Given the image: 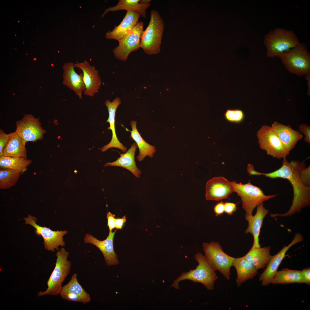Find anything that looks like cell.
I'll return each instance as SVG.
<instances>
[{
  "instance_id": "obj_1",
  "label": "cell",
  "mask_w": 310,
  "mask_h": 310,
  "mask_svg": "<svg viewBox=\"0 0 310 310\" xmlns=\"http://www.w3.org/2000/svg\"><path fill=\"white\" fill-rule=\"evenodd\" d=\"M305 160H292L289 162L286 158L283 159L281 166L278 169L269 173H264L254 170L253 175H263L270 178H282L287 179L292 187L293 198L292 204L289 210L283 214H271L272 217H285L291 216L300 212L301 209L310 204V187L303 184L300 179L299 173L305 167Z\"/></svg>"
},
{
  "instance_id": "obj_2",
  "label": "cell",
  "mask_w": 310,
  "mask_h": 310,
  "mask_svg": "<svg viewBox=\"0 0 310 310\" xmlns=\"http://www.w3.org/2000/svg\"><path fill=\"white\" fill-rule=\"evenodd\" d=\"M194 258L198 263L195 269L181 273L173 282L170 287L179 289V283L185 280H189L194 282L200 283L209 290L214 288L215 281L218 279L215 271L208 263L204 255L198 253L194 256Z\"/></svg>"
},
{
  "instance_id": "obj_3",
  "label": "cell",
  "mask_w": 310,
  "mask_h": 310,
  "mask_svg": "<svg viewBox=\"0 0 310 310\" xmlns=\"http://www.w3.org/2000/svg\"><path fill=\"white\" fill-rule=\"evenodd\" d=\"M264 43L266 48L267 56L269 57H278L300 44L293 31L280 28L267 34Z\"/></svg>"
},
{
  "instance_id": "obj_4",
  "label": "cell",
  "mask_w": 310,
  "mask_h": 310,
  "mask_svg": "<svg viewBox=\"0 0 310 310\" xmlns=\"http://www.w3.org/2000/svg\"><path fill=\"white\" fill-rule=\"evenodd\" d=\"M164 28V21L158 12L152 10L150 19L141 37L140 48L148 55L156 54L160 51L161 40Z\"/></svg>"
},
{
  "instance_id": "obj_5",
  "label": "cell",
  "mask_w": 310,
  "mask_h": 310,
  "mask_svg": "<svg viewBox=\"0 0 310 310\" xmlns=\"http://www.w3.org/2000/svg\"><path fill=\"white\" fill-rule=\"evenodd\" d=\"M69 253L63 248L57 252L55 267L47 282V287L45 290L38 292V297L60 294L62 283L69 274L71 267V262L67 260Z\"/></svg>"
},
{
  "instance_id": "obj_6",
  "label": "cell",
  "mask_w": 310,
  "mask_h": 310,
  "mask_svg": "<svg viewBox=\"0 0 310 310\" xmlns=\"http://www.w3.org/2000/svg\"><path fill=\"white\" fill-rule=\"evenodd\" d=\"M231 183L233 192L241 199L242 207L245 212V217L252 216L253 210L258 205L276 196L265 195L260 188L252 184L250 181L245 184L235 181Z\"/></svg>"
},
{
  "instance_id": "obj_7",
  "label": "cell",
  "mask_w": 310,
  "mask_h": 310,
  "mask_svg": "<svg viewBox=\"0 0 310 310\" xmlns=\"http://www.w3.org/2000/svg\"><path fill=\"white\" fill-rule=\"evenodd\" d=\"M278 57L290 73L299 76L310 75V55L304 45L300 43Z\"/></svg>"
},
{
  "instance_id": "obj_8",
  "label": "cell",
  "mask_w": 310,
  "mask_h": 310,
  "mask_svg": "<svg viewBox=\"0 0 310 310\" xmlns=\"http://www.w3.org/2000/svg\"><path fill=\"white\" fill-rule=\"evenodd\" d=\"M202 248L204 256L210 266L215 271H219L226 279L229 280L234 257L225 253L218 242L204 243Z\"/></svg>"
},
{
  "instance_id": "obj_9",
  "label": "cell",
  "mask_w": 310,
  "mask_h": 310,
  "mask_svg": "<svg viewBox=\"0 0 310 310\" xmlns=\"http://www.w3.org/2000/svg\"><path fill=\"white\" fill-rule=\"evenodd\" d=\"M259 146L268 155L278 159L286 158L289 154L271 127L262 126L257 132Z\"/></svg>"
},
{
  "instance_id": "obj_10",
  "label": "cell",
  "mask_w": 310,
  "mask_h": 310,
  "mask_svg": "<svg viewBox=\"0 0 310 310\" xmlns=\"http://www.w3.org/2000/svg\"><path fill=\"white\" fill-rule=\"evenodd\" d=\"M144 25L143 22H138L131 31L118 41V46L113 51L117 59L126 61L132 52L136 51L140 48Z\"/></svg>"
},
{
  "instance_id": "obj_11",
  "label": "cell",
  "mask_w": 310,
  "mask_h": 310,
  "mask_svg": "<svg viewBox=\"0 0 310 310\" xmlns=\"http://www.w3.org/2000/svg\"><path fill=\"white\" fill-rule=\"evenodd\" d=\"M15 131L26 144L42 139L46 130L42 127L39 119L31 115H26L16 122Z\"/></svg>"
},
{
  "instance_id": "obj_12",
  "label": "cell",
  "mask_w": 310,
  "mask_h": 310,
  "mask_svg": "<svg viewBox=\"0 0 310 310\" xmlns=\"http://www.w3.org/2000/svg\"><path fill=\"white\" fill-rule=\"evenodd\" d=\"M24 219L26 224L32 226L36 229L37 235L42 237L44 247L46 250L54 252L55 249L59 250V246H65L63 237L67 233V231H53L49 228L40 226L36 223V218L30 215H28Z\"/></svg>"
},
{
  "instance_id": "obj_13",
  "label": "cell",
  "mask_w": 310,
  "mask_h": 310,
  "mask_svg": "<svg viewBox=\"0 0 310 310\" xmlns=\"http://www.w3.org/2000/svg\"><path fill=\"white\" fill-rule=\"evenodd\" d=\"M302 235L299 233L296 234L291 243L287 246H284L276 254L271 257L268 262L266 268L261 274L259 280L263 286H267L271 283V281L277 272L278 267L286 256V253L292 246L303 241Z\"/></svg>"
},
{
  "instance_id": "obj_14",
  "label": "cell",
  "mask_w": 310,
  "mask_h": 310,
  "mask_svg": "<svg viewBox=\"0 0 310 310\" xmlns=\"http://www.w3.org/2000/svg\"><path fill=\"white\" fill-rule=\"evenodd\" d=\"M206 190V200L216 201L226 199L233 192L231 182L222 177H215L208 180Z\"/></svg>"
},
{
  "instance_id": "obj_15",
  "label": "cell",
  "mask_w": 310,
  "mask_h": 310,
  "mask_svg": "<svg viewBox=\"0 0 310 310\" xmlns=\"http://www.w3.org/2000/svg\"><path fill=\"white\" fill-rule=\"evenodd\" d=\"M75 67L80 69L83 72L84 81L86 89L84 94L86 95L93 97L98 92L102 82L98 71L93 65H91L86 60L74 63Z\"/></svg>"
},
{
  "instance_id": "obj_16",
  "label": "cell",
  "mask_w": 310,
  "mask_h": 310,
  "mask_svg": "<svg viewBox=\"0 0 310 310\" xmlns=\"http://www.w3.org/2000/svg\"><path fill=\"white\" fill-rule=\"evenodd\" d=\"M117 230L114 232H109L106 239L104 240L97 239L91 235L86 234L84 242L95 246L102 252L107 265L109 266L116 265L119 263L113 248V240Z\"/></svg>"
},
{
  "instance_id": "obj_17",
  "label": "cell",
  "mask_w": 310,
  "mask_h": 310,
  "mask_svg": "<svg viewBox=\"0 0 310 310\" xmlns=\"http://www.w3.org/2000/svg\"><path fill=\"white\" fill-rule=\"evenodd\" d=\"M77 276L76 273L72 275L69 282L62 286L60 294L63 299L68 301L84 304L90 302L91 297L78 282Z\"/></svg>"
},
{
  "instance_id": "obj_18",
  "label": "cell",
  "mask_w": 310,
  "mask_h": 310,
  "mask_svg": "<svg viewBox=\"0 0 310 310\" xmlns=\"http://www.w3.org/2000/svg\"><path fill=\"white\" fill-rule=\"evenodd\" d=\"M271 127L277 135L284 148L289 153L297 142L303 137L298 131L293 129L289 125H285L274 121Z\"/></svg>"
},
{
  "instance_id": "obj_19",
  "label": "cell",
  "mask_w": 310,
  "mask_h": 310,
  "mask_svg": "<svg viewBox=\"0 0 310 310\" xmlns=\"http://www.w3.org/2000/svg\"><path fill=\"white\" fill-rule=\"evenodd\" d=\"M74 63L69 62L63 66V84L73 91L80 99L82 98L83 93L86 89L83 74H78L75 71Z\"/></svg>"
},
{
  "instance_id": "obj_20",
  "label": "cell",
  "mask_w": 310,
  "mask_h": 310,
  "mask_svg": "<svg viewBox=\"0 0 310 310\" xmlns=\"http://www.w3.org/2000/svg\"><path fill=\"white\" fill-rule=\"evenodd\" d=\"M140 14L132 10L126 11V14L121 23L115 26L112 31L105 34L106 39L115 40L118 41L131 31L138 22Z\"/></svg>"
},
{
  "instance_id": "obj_21",
  "label": "cell",
  "mask_w": 310,
  "mask_h": 310,
  "mask_svg": "<svg viewBox=\"0 0 310 310\" xmlns=\"http://www.w3.org/2000/svg\"><path fill=\"white\" fill-rule=\"evenodd\" d=\"M121 103V99L118 97L115 98L111 102L108 100H107L105 101V104L107 108L109 114L108 117L106 121L109 123L110 126L108 129L112 131V136L110 142L101 148V150L102 152H105L108 149L113 148H118L124 152L127 151V148L124 146L118 140L115 130L116 112L118 107Z\"/></svg>"
},
{
  "instance_id": "obj_22",
  "label": "cell",
  "mask_w": 310,
  "mask_h": 310,
  "mask_svg": "<svg viewBox=\"0 0 310 310\" xmlns=\"http://www.w3.org/2000/svg\"><path fill=\"white\" fill-rule=\"evenodd\" d=\"M268 212V210L264 207L263 203H262L257 206L256 212L254 215L245 217L248 222V226L245 233H250L253 235V247H260L259 239L260 230L264 219Z\"/></svg>"
},
{
  "instance_id": "obj_23",
  "label": "cell",
  "mask_w": 310,
  "mask_h": 310,
  "mask_svg": "<svg viewBox=\"0 0 310 310\" xmlns=\"http://www.w3.org/2000/svg\"><path fill=\"white\" fill-rule=\"evenodd\" d=\"M137 147L136 143H134L125 153L120 154V157L112 162L105 164L104 166H117L125 168L129 171L136 177H140L141 171L137 166L135 160V155Z\"/></svg>"
},
{
  "instance_id": "obj_24",
  "label": "cell",
  "mask_w": 310,
  "mask_h": 310,
  "mask_svg": "<svg viewBox=\"0 0 310 310\" xmlns=\"http://www.w3.org/2000/svg\"><path fill=\"white\" fill-rule=\"evenodd\" d=\"M232 266L235 267L237 272L236 281L238 286H240L246 281L252 279L258 273L257 270L244 256L234 258Z\"/></svg>"
},
{
  "instance_id": "obj_25",
  "label": "cell",
  "mask_w": 310,
  "mask_h": 310,
  "mask_svg": "<svg viewBox=\"0 0 310 310\" xmlns=\"http://www.w3.org/2000/svg\"><path fill=\"white\" fill-rule=\"evenodd\" d=\"M270 247H257L252 246L244 256L258 270L266 266L271 255Z\"/></svg>"
},
{
  "instance_id": "obj_26",
  "label": "cell",
  "mask_w": 310,
  "mask_h": 310,
  "mask_svg": "<svg viewBox=\"0 0 310 310\" xmlns=\"http://www.w3.org/2000/svg\"><path fill=\"white\" fill-rule=\"evenodd\" d=\"M26 144L15 132L11 133V135L3 148V156L26 158Z\"/></svg>"
},
{
  "instance_id": "obj_27",
  "label": "cell",
  "mask_w": 310,
  "mask_h": 310,
  "mask_svg": "<svg viewBox=\"0 0 310 310\" xmlns=\"http://www.w3.org/2000/svg\"><path fill=\"white\" fill-rule=\"evenodd\" d=\"M130 125L132 130L130 137L135 142L139 150V154L136 157L137 160L140 162L146 156L152 157L156 152L155 147L148 143L141 137L137 128L136 121H132Z\"/></svg>"
},
{
  "instance_id": "obj_28",
  "label": "cell",
  "mask_w": 310,
  "mask_h": 310,
  "mask_svg": "<svg viewBox=\"0 0 310 310\" xmlns=\"http://www.w3.org/2000/svg\"><path fill=\"white\" fill-rule=\"evenodd\" d=\"M140 0H120L117 5L114 6L106 8L102 15V17L108 12H113L120 10H125L126 11L132 10L139 13L143 17L146 16V10L150 7V3L142 4L139 3Z\"/></svg>"
},
{
  "instance_id": "obj_29",
  "label": "cell",
  "mask_w": 310,
  "mask_h": 310,
  "mask_svg": "<svg viewBox=\"0 0 310 310\" xmlns=\"http://www.w3.org/2000/svg\"><path fill=\"white\" fill-rule=\"evenodd\" d=\"M32 162L31 160L22 157L0 156V167L1 169H9L20 171L23 174L27 167Z\"/></svg>"
},
{
  "instance_id": "obj_30",
  "label": "cell",
  "mask_w": 310,
  "mask_h": 310,
  "mask_svg": "<svg viewBox=\"0 0 310 310\" xmlns=\"http://www.w3.org/2000/svg\"><path fill=\"white\" fill-rule=\"evenodd\" d=\"M271 283L274 284L303 283L301 270L284 268L277 271Z\"/></svg>"
},
{
  "instance_id": "obj_31",
  "label": "cell",
  "mask_w": 310,
  "mask_h": 310,
  "mask_svg": "<svg viewBox=\"0 0 310 310\" xmlns=\"http://www.w3.org/2000/svg\"><path fill=\"white\" fill-rule=\"evenodd\" d=\"M21 174L18 171L1 169L0 170V189H6L13 186Z\"/></svg>"
},
{
  "instance_id": "obj_32",
  "label": "cell",
  "mask_w": 310,
  "mask_h": 310,
  "mask_svg": "<svg viewBox=\"0 0 310 310\" xmlns=\"http://www.w3.org/2000/svg\"><path fill=\"white\" fill-rule=\"evenodd\" d=\"M224 115L227 121L233 123L241 122L244 117L243 112L239 109H228L226 111Z\"/></svg>"
},
{
  "instance_id": "obj_33",
  "label": "cell",
  "mask_w": 310,
  "mask_h": 310,
  "mask_svg": "<svg viewBox=\"0 0 310 310\" xmlns=\"http://www.w3.org/2000/svg\"><path fill=\"white\" fill-rule=\"evenodd\" d=\"M310 166L305 167L300 170L299 173L300 179L303 184L306 186H310Z\"/></svg>"
},
{
  "instance_id": "obj_34",
  "label": "cell",
  "mask_w": 310,
  "mask_h": 310,
  "mask_svg": "<svg viewBox=\"0 0 310 310\" xmlns=\"http://www.w3.org/2000/svg\"><path fill=\"white\" fill-rule=\"evenodd\" d=\"M11 135L5 133L2 129H0V156H3V150Z\"/></svg>"
},
{
  "instance_id": "obj_35",
  "label": "cell",
  "mask_w": 310,
  "mask_h": 310,
  "mask_svg": "<svg viewBox=\"0 0 310 310\" xmlns=\"http://www.w3.org/2000/svg\"><path fill=\"white\" fill-rule=\"evenodd\" d=\"M300 131L305 135V142L310 144V127L306 124H302L299 126Z\"/></svg>"
},
{
  "instance_id": "obj_36",
  "label": "cell",
  "mask_w": 310,
  "mask_h": 310,
  "mask_svg": "<svg viewBox=\"0 0 310 310\" xmlns=\"http://www.w3.org/2000/svg\"><path fill=\"white\" fill-rule=\"evenodd\" d=\"M237 209L236 204L230 202H226L224 204V212L229 215H231L235 212Z\"/></svg>"
},
{
  "instance_id": "obj_37",
  "label": "cell",
  "mask_w": 310,
  "mask_h": 310,
  "mask_svg": "<svg viewBox=\"0 0 310 310\" xmlns=\"http://www.w3.org/2000/svg\"><path fill=\"white\" fill-rule=\"evenodd\" d=\"M303 283L310 284V268L308 267L301 270Z\"/></svg>"
},
{
  "instance_id": "obj_38",
  "label": "cell",
  "mask_w": 310,
  "mask_h": 310,
  "mask_svg": "<svg viewBox=\"0 0 310 310\" xmlns=\"http://www.w3.org/2000/svg\"><path fill=\"white\" fill-rule=\"evenodd\" d=\"M115 216L114 214H112L110 212H108L107 214V226L109 227V232L112 231V230L115 228Z\"/></svg>"
},
{
  "instance_id": "obj_39",
  "label": "cell",
  "mask_w": 310,
  "mask_h": 310,
  "mask_svg": "<svg viewBox=\"0 0 310 310\" xmlns=\"http://www.w3.org/2000/svg\"><path fill=\"white\" fill-rule=\"evenodd\" d=\"M224 202L221 201L214 207V210L216 216L220 215L224 212Z\"/></svg>"
},
{
  "instance_id": "obj_40",
  "label": "cell",
  "mask_w": 310,
  "mask_h": 310,
  "mask_svg": "<svg viewBox=\"0 0 310 310\" xmlns=\"http://www.w3.org/2000/svg\"><path fill=\"white\" fill-rule=\"evenodd\" d=\"M126 222V216H124L122 218H115V228L117 229H121L124 225V223Z\"/></svg>"
},
{
  "instance_id": "obj_41",
  "label": "cell",
  "mask_w": 310,
  "mask_h": 310,
  "mask_svg": "<svg viewBox=\"0 0 310 310\" xmlns=\"http://www.w3.org/2000/svg\"><path fill=\"white\" fill-rule=\"evenodd\" d=\"M140 2L139 3L141 4H144L150 3V2L151 1V0H142L140 1Z\"/></svg>"
}]
</instances>
